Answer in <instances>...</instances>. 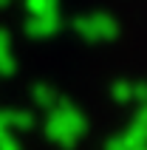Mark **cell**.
<instances>
[{"label": "cell", "mask_w": 147, "mask_h": 150, "mask_svg": "<svg viewBox=\"0 0 147 150\" xmlns=\"http://www.w3.org/2000/svg\"><path fill=\"white\" fill-rule=\"evenodd\" d=\"M74 25L88 40H110V37H116V20L110 14H102V11L88 14V17H76Z\"/></svg>", "instance_id": "cell-1"}, {"label": "cell", "mask_w": 147, "mask_h": 150, "mask_svg": "<svg viewBox=\"0 0 147 150\" xmlns=\"http://www.w3.org/2000/svg\"><path fill=\"white\" fill-rule=\"evenodd\" d=\"M57 28H59L57 14H42V17H31L28 20V34L31 37H51Z\"/></svg>", "instance_id": "cell-2"}, {"label": "cell", "mask_w": 147, "mask_h": 150, "mask_svg": "<svg viewBox=\"0 0 147 150\" xmlns=\"http://www.w3.org/2000/svg\"><path fill=\"white\" fill-rule=\"evenodd\" d=\"M25 6H28L31 17H42V14H57L59 0H25Z\"/></svg>", "instance_id": "cell-3"}, {"label": "cell", "mask_w": 147, "mask_h": 150, "mask_svg": "<svg viewBox=\"0 0 147 150\" xmlns=\"http://www.w3.org/2000/svg\"><path fill=\"white\" fill-rule=\"evenodd\" d=\"M113 96H116L119 102L133 99V85H127V82H116V85H113Z\"/></svg>", "instance_id": "cell-4"}]
</instances>
